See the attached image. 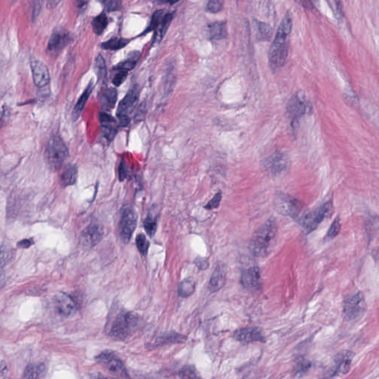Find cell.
Masks as SVG:
<instances>
[{
  "mask_svg": "<svg viewBox=\"0 0 379 379\" xmlns=\"http://www.w3.org/2000/svg\"><path fill=\"white\" fill-rule=\"evenodd\" d=\"M96 379H116L113 378L108 377V376H105L103 375L99 374L98 376L96 377Z\"/></svg>",
  "mask_w": 379,
  "mask_h": 379,
  "instance_id": "cell-48",
  "label": "cell"
},
{
  "mask_svg": "<svg viewBox=\"0 0 379 379\" xmlns=\"http://www.w3.org/2000/svg\"><path fill=\"white\" fill-rule=\"evenodd\" d=\"M222 194L220 191L218 192L216 195H215L212 199L205 205V208L207 210H212L215 208H217L219 206L221 201H222Z\"/></svg>",
  "mask_w": 379,
  "mask_h": 379,
  "instance_id": "cell-39",
  "label": "cell"
},
{
  "mask_svg": "<svg viewBox=\"0 0 379 379\" xmlns=\"http://www.w3.org/2000/svg\"><path fill=\"white\" fill-rule=\"evenodd\" d=\"M136 324L137 318L136 316L131 313L122 312L115 318L110 329V336L117 340H125L130 335V332L136 327Z\"/></svg>",
  "mask_w": 379,
  "mask_h": 379,
  "instance_id": "cell-4",
  "label": "cell"
},
{
  "mask_svg": "<svg viewBox=\"0 0 379 379\" xmlns=\"http://www.w3.org/2000/svg\"><path fill=\"white\" fill-rule=\"evenodd\" d=\"M165 13L164 12V10H159L156 11L154 14L152 16L151 21H150V25L148 28L146 30V32H150L152 31H156V28H157L158 25H159V21L162 20L163 16L165 15Z\"/></svg>",
  "mask_w": 379,
  "mask_h": 379,
  "instance_id": "cell-37",
  "label": "cell"
},
{
  "mask_svg": "<svg viewBox=\"0 0 379 379\" xmlns=\"http://www.w3.org/2000/svg\"><path fill=\"white\" fill-rule=\"evenodd\" d=\"M179 376L182 379H202L197 370L191 365H187L182 367L179 370Z\"/></svg>",
  "mask_w": 379,
  "mask_h": 379,
  "instance_id": "cell-32",
  "label": "cell"
},
{
  "mask_svg": "<svg viewBox=\"0 0 379 379\" xmlns=\"http://www.w3.org/2000/svg\"><path fill=\"white\" fill-rule=\"evenodd\" d=\"M93 88V83L91 81L89 83L88 85L87 86L85 90H84L83 94L81 95V97H80L78 101H77V104L74 106V110H73L72 112V119L74 121L78 120L79 117L81 115L84 105H85L86 103H87V100H88L89 97H90V93H92Z\"/></svg>",
  "mask_w": 379,
  "mask_h": 379,
  "instance_id": "cell-23",
  "label": "cell"
},
{
  "mask_svg": "<svg viewBox=\"0 0 379 379\" xmlns=\"http://www.w3.org/2000/svg\"><path fill=\"white\" fill-rule=\"evenodd\" d=\"M100 121L101 123V132L103 136L109 142L113 140L117 133V126H119L117 122L111 115L106 112L100 113Z\"/></svg>",
  "mask_w": 379,
  "mask_h": 379,
  "instance_id": "cell-16",
  "label": "cell"
},
{
  "mask_svg": "<svg viewBox=\"0 0 379 379\" xmlns=\"http://www.w3.org/2000/svg\"><path fill=\"white\" fill-rule=\"evenodd\" d=\"M127 71H123V70H119L116 74H115L114 77L113 79V84H114L116 87H119L121 85L125 80L127 79Z\"/></svg>",
  "mask_w": 379,
  "mask_h": 379,
  "instance_id": "cell-40",
  "label": "cell"
},
{
  "mask_svg": "<svg viewBox=\"0 0 379 379\" xmlns=\"http://www.w3.org/2000/svg\"><path fill=\"white\" fill-rule=\"evenodd\" d=\"M95 67L97 70V74L98 75L99 80H104L107 76V67L106 63L103 56L99 55L95 61Z\"/></svg>",
  "mask_w": 379,
  "mask_h": 379,
  "instance_id": "cell-33",
  "label": "cell"
},
{
  "mask_svg": "<svg viewBox=\"0 0 379 379\" xmlns=\"http://www.w3.org/2000/svg\"><path fill=\"white\" fill-rule=\"evenodd\" d=\"M40 4H41V2H35L36 7H34V17H37V14H39V12H40V8H41V7H40L41 6Z\"/></svg>",
  "mask_w": 379,
  "mask_h": 379,
  "instance_id": "cell-47",
  "label": "cell"
},
{
  "mask_svg": "<svg viewBox=\"0 0 379 379\" xmlns=\"http://www.w3.org/2000/svg\"><path fill=\"white\" fill-rule=\"evenodd\" d=\"M277 235V227L274 220L267 221L259 227L251 239V248L253 255L263 257L269 254L275 245Z\"/></svg>",
  "mask_w": 379,
  "mask_h": 379,
  "instance_id": "cell-2",
  "label": "cell"
},
{
  "mask_svg": "<svg viewBox=\"0 0 379 379\" xmlns=\"http://www.w3.org/2000/svg\"><path fill=\"white\" fill-rule=\"evenodd\" d=\"M256 25L259 35L262 38H268L269 36H271V28L269 25H268L266 23L258 22Z\"/></svg>",
  "mask_w": 379,
  "mask_h": 379,
  "instance_id": "cell-38",
  "label": "cell"
},
{
  "mask_svg": "<svg viewBox=\"0 0 379 379\" xmlns=\"http://www.w3.org/2000/svg\"><path fill=\"white\" fill-rule=\"evenodd\" d=\"M139 98V90L137 85H134L129 90L126 97L120 101L118 106L116 116L119 120V126L122 127L128 126L130 123L129 114L133 111Z\"/></svg>",
  "mask_w": 379,
  "mask_h": 379,
  "instance_id": "cell-5",
  "label": "cell"
},
{
  "mask_svg": "<svg viewBox=\"0 0 379 379\" xmlns=\"http://www.w3.org/2000/svg\"><path fill=\"white\" fill-rule=\"evenodd\" d=\"M103 236V229L101 225L97 223H91L83 231L81 241L84 247L92 248L102 240Z\"/></svg>",
  "mask_w": 379,
  "mask_h": 379,
  "instance_id": "cell-15",
  "label": "cell"
},
{
  "mask_svg": "<svg viewBox=\"0 0 379 379\" xmlns=\"http://www.w3.org/2000/svg\"><path fill=\"white\" fill-rule=\"evenodd\" d=\"M117 90L113 87H107L103 90L100 98L103 110H110L114 107L117 102Z\"/></svg>",
  "mask_w": 379,
  "mask_h": 379,
  "instance_id": "cell-22",
  "label": "cell"
},
{
  "mask_svg": "<svg viewBox=\"0 0 379 379\" xmlns=\"http://www.w3.org/2000/svg\"><path fill=\"white\" fill-rule=\"evenodd\" d=\"M97 361L109 371L123 377L128 378L123 361L113 352L108 350L103 352L97 357Z\"/></svg>",
  "mask_w": 379,
  "mask_h": 379,
  "instance_id": "cell-9",
  "label": "cell"
},
{
  "mask_svg": "<svg viewBox=\"0 0 379 379\" xmlns=\"http://www.w3.org/2000/svg\"><path fill=\"white\" fill-rule=\"evenodd\" d=\"M292 25V17L289 13H287L280 23L269 51L270 67L273 71L279 70L286 62Z\"/></svg>",
  "mask_w": 379,
  "mask_h": 379,
  "instance_id": "cell-1",
  "label": "cell"
},
{
  "mask_svg": "<svg viewBox=\"0 0 379 379\" xmlns=\"http://www.w3.org/2000/svg\"><path fill=\"white\" fill-rule=\"evenodd\" d=\"M108 25V19L105 13L99 14L92 20L91 25L93 32L97 35H101Z\"/></svg>",
  "mask_w": 379,
  "mask_h": 379,
  "instance_id": "cell-29",
  "label": "cell"
},
{
  "mask_svg": "<svg viewBox=\"0 0 379 379\" xmlns=\"http://www.w3.org/2000/svg\"><path fill=\"white\" fill-rule=\"evenodd\" d=\"M78 170L76 165H68L61 176V183L64 187L74 185L77 182Z\"/></svg>",
  "mask_w": 379,
  "mask_h": 379,
  "instance_id": "cell-25",
  "label": "cell"
},
{
  "mask_svg": "<svg viewBox=\"0 0 379 379\" xmlns=\"http://www.w3.org/2000/svg\"><path fill=\"white\" fill-rule=\"evenodd\" d=\"M71 40L70 34L64 29H57L53 32L47 43V52L57 54L63 51Z\"/></svg>",
  "mask_w": 379,
  "mask_h": 379,
  "instance_id": "cell-12",
  "label": "cell"
},
{
  "mask_svg": "<svg viewBox=\"0 0 379 379\" xmlns=\"http://www.w3.org/2000/svg\"><path fill=\"white\" fill-rule=\"evenodd\" d=\"M290 159L286 153L276 152L267 160L266 166L272 173H280L288 169Z\"/></svg>",
  "mask_w": 379,
  "mask_h": 379,
  "instance_id": "cell-17",
  "label": "cell"
},
{
  "mask_svg": "<svg viewBox=\"0 0 379 379\" xmlns=\"http://www.w3.org/2000/svg\"><path fill=\"white\" fill-rule=\"evenodd\" d=\"M340 231H341V222H340L339 218H337L330 225L326 238L327 239H334L339 234Z\"/></svg>",
  "mask_w": 379,
  "mask_h": 379,
  "instance_id": "cell-36",
  "label": "cell"
},
{
  "mask_svg": "<svg viewBox=\"0 0 379 379\" xmlns=\"http://www.w3.org/2000/svg\"><path fill=\"white\" fill-rule=\"evenodd\" d=\"M222 9V2L218 0H212L207 5V11L211 13H218Z\"/></svg>",
  "mask_w": 379,
  "mask_h": 379,
  "instance_id": "cell-41",
  "label": "cell"
},
{
  "mask_svg": "<svg viewBox=\"0 0 379 379\" xmlns=\"http://www.w3.org/2000/svg\"><path fill=\"white\" fill-rule=\"evenodd\" d=\"M130 40L126 38H119V37H113L107 41L102 43L101 47L103 49L108 50V51H117V50L122 49L126 47Z\"/></svg>",
  "mask_w": 379,
  "mask_h": 379,
  "instance_id": "cell-28",
  "label": "cell"
},
{
  "mask_svg": "<svg viewBox=\"0 0 379 379\" xmlns=\"http://www.w3.org/2000/svg\"><path fill=\"white\" fill-rule=\"evenodd\" d=\"M195 263L200 270H206L209 266V262L206 258H198Z\"/></svg>",
  "mask_w": 379,
  "mask_h": 379,
  "instance_id": "cell-45",
  "label": "cell"
},
{
  "mask_svg": "<svg viewBox=\"0 0 379 379\" xmlns=\"http://www.w3.org/2000/svg\"><path fill=\"white\" fill-rule=\"evenodd\" d=\"M379 228V217H373L368 221V224H367V230L368 233L370 232H374L375 231H377Z\"/></svg>",
  "mask_w": 379,
  "mask_h": 379,
  "instance_id": "cell-44",
  "label": "cell"
},
{
  "mask_svg": "<svg viewBox=\"0 0 379 379\" xmlns=\"http://www.w3.org/2000/svg\"><path fill=\"white\" fill-rule=\"evenodd\" d=\"M68 156V150L63 139L59 136H53L47 142L45 156L47 163L53 170L61 168Z\"/></svg>",
  "mask_w": 379,
  "mask_h": 379,
  "instance_id": "cell-3",
  "label": "cell"
},
{
  "mask_svg": "<svg viewBox=\"0 0 379 379\" xmlns=\"http://www.w3.org/2000/svg\"><path fill=\"white\" fill-rule=\"evenodd\" d=\"M307 109V103L298 95H295L290 100L288 105V112L291 118V126L294 131L298 129L299 120L305 114Z\"/></svg>",
  "mask_w": 379,
  "mask_h": 379,
  "instance_id": "cell-10",
  "label": "cell"
},
{
  "mask_svg": "<svg viewBox=\"0 0 379 379\" xmlns=\"http://www.w3.org/2000/svg\"><path fill=\"white\" fill-rule=\"evenodd\" d=\"M366 311V301L362 293L350 295L345 300L343 308L344 318L347 321L358 319Z\"/></svg>",
  "mask_w": 379,
  "mask_h": 379,
  "instance_id": "cell-7",
  "label": "cell"
},
{
  "mask_svg": "<svg viewBox=\"0 0 379 379\" xmlns=\"http://www.w3.org/2000/svg\"><path fill=\"white\" fill-rule=\"evenodd\" d=\"M195 281L192 278H187L181 282L179 287V295L183 298H187L194 293Z\"/></svg>",
  "mask_w": 379,
  "mask_h": 379,
  "instance_id": "cell-31",
  "label": "cell"
},
{
  "mask_svg": "<svg viewBox=\"0 0 379 379\" xmlns=\"http://www.w3.org/2000/svg\"><path fill=\"white\" fill-rule=\"evenodd\" d=\"M139 57H140V52L138 51H133L132 52L129 53L127 55V59L126 60L120 62V63H118L113 69L116 70H123V71H130V70H133L136 66V63H137L138 60H139Z\"/></svg>",
  "mask_w": 379,
  "mask_h": 379,
  "instance_id": "cell-24",
  "label": "cell"
},
{
  "mask_svg": "<svg viewBox=\"0 0 379 379\" xmlns=\"http://www.w3.org/2000/svg\"><path fill=\"white\" fill-rule=\"evenodd\" d=\"M332 210H333V203L331 202H328L306 214L301 220V225L305 230L306 232L310 233L315 231L318 225L327 216H330Z\"/></svg>",
  "mask_w": 379,
  "mask_h": 379,
  "instance_id": "cell-6",
  "label": "cell"
},
{
  "mask_svg": "<svg viewBox=\"0 0 379 379\" xmlns=\"http://www.w3.org/2000/svg\"><path fill=\"white\" fill-rule=\"evenodd\" d=\"M226 283V270L222 264H219L216 266L214 272L211 275L209 282L210 291L211 293L216 292L222 289Z\"/></svg>",
  "mask_w": 379,
  "mask_h": 379,
  "instance_id": "cell-20",
  "label": "cell"
},
{
  "mask_svg": "<svg viewBox=\"0 0 379 379\" xmlns=\"http://www.w3.org/2000/svg\"><path fill=\"white\" fill-rule=\"evenodd\" d=\"M208 31H209L210 37L212 40H222L227 36L226 25L222 21L211 23L209 25Z\"/></svg>",
  "mask_w": 379,
  "mask_h": 379,
  "instance_id": "cell-26",
  "label": "cell"
},
{
  "mask_svg": "<svg viewBox=\"0 0 379 379\" xmlns=\"http://www.w3.org/2000/svg\"><path fill=\"white\" fill-rule=\"evenodd\" d=\"M31 69L33 80L37 87L42 88L49 84V70L44 63L37 59H32L31 60Z\"/></svg>",
  "mask_w": 379,
  "mask_h": 379,
  "instance_id": "cell-11",
  "label": "cell"
},
{
  "mask_svg": "<svg viewBox=\"0 0 379 379\" xmlns=\"http://www.w3.org/2000/svg\"><path fill=\"white\" fill-rule=\"evenodd\" d=\"M137 224V215L134 208L131 206L125 207L122 211L119 230L120 238L125 243H127L131 239Z\"/></svg>",
  "mask_w": 379,
  "mask_h": 379,
  "instance_id": "cell-8",
  "label": "cell"
},
{
  "mask_svg": "<svg viewBox=\"0 0 379 379\" xmlns=\"http://www.w3.org/2000/svg\"><path fill=\"white\" fill-rule=\"evenodd\" d=\"M173 14H174V13L173 12H168L166 13V14H165V15L163 16L162 20L159 21V25H158L156 31H155L154 37H153V44L160 42L161 40H162V39L163 38L164 36H165V33L167 31L169 25H170V21L173 20Z\"/></svg>",
  "mask_w": 379,
  "mask_h": 379,
  "instance_id": "cell-21",
  "label": "cell"
},
{
  "mask_svg": "<svg viewBox=\"0 0 379 379\" xmlns=\"http://www.w3.org/2000/svg\"><path fill=\"white\" fill-rule=\"evenodd\" d=\"M128 176V169L127 164L124 160H122L119 166V178L120 181H123Z\"/></svg>",
  "mask_w": 379,
  "mask_h": 379,
  "instance_id": "cell-43",
  "label": "cell"
},
{
  "mask_svg": "<svg viewBox=\"0 0 379 379\" xmlns=\"http://www.w3.org/2000/svg\"><path fill=\"white\" fill-rule=\"evenodd\" d=\"M241 282L247 289H257L261 283V276H260V271L258 268L256 267H253L246 270L242 274Z\"/></svg>",
  "mask_w": 379,
  "mask_h": 379,
  "instance_id": "cell-19",
  "label": "cell"
},
{
  "mask_svg": "<svg viewBox=\"0 0 379 379\" xmlns=\"http://www.w3.org/2000/svg\"><path fill=\"white\" fill-rule=\"evenodd\" d=\"M187 337L182 334H176V333H169V334H164L162 337H158L156 341H155V345H163V344H175V343L185 342L186 341Z\"/></svg>",
  "mask_w": 379,
  "mask_h": 379,
  "instance_id": "cell-27",
  "label": "cell"
},
{
  "mask_svg": "<svg viewBox=\"0 0 379 379\" xmlns=\"http://www.w3.org/2000/svg\"><path fill=\"white\" fill-rule=\"evenodd\" d=\"M44 370V366L43 364H29L25 368L23 374V379H37L42 374Z\"/></svg>",
  "mask_w": 379,
  "mask_h": 379,
  "instance_id": "cell-30",
  "label": "cell"
},
{
  "mask_svg": "<svg viewBox=\"0 0 379 379\" xmlns=\"http://www.w3.org/2000/svg\"><path fill=\"white\" fill-rule=\"evenodd\" d=\"M33 244H34V242H33L32 239H24V240L19 242L18 245L20 248H28L31 247Z\"/></svg>",
  "mask_w": 379,
  "mask_h": 379,
  "instance_id": "cell-46",
  "label": "cell"
},
{
  "mask_svg": "<svg viewBox=\"0 0 379 379\" xmlns=\"http://www.w3.org/2000/svg\"><path fill=\"white\" fill-rule=\"evenodd\" d=\"M144 228L147 235L150 237H153L157 228V220L156 216L153 215H148L144 222Z\"/></svg>",
  "mask_w": 379,
  "mask_h": 379,
  "instance_id": "cell-34",
  "label": "cell"
},
{
  "mask_svg": "<svg viewBox=\"0 0 379 379\" xmlns=\"http://www.w3.org/2000/svg\"><path fill=\"white\" fill-rule=\"evenodd\" d=\"M104 3L105 9L109 12L120 11L123 7L120 1H106Z\"/></svg>",
  "mask_w": 379,
  "mask_h": 379,
  "instance_id": "cell-42",
  "label": "cell"
},
{
  "mask_svg": "<svg viewBox=\"0 0 379 379\" xmlns=\"http://www.w3.org/2000/svg\"><path fill=\"white\" fill-rule=\"evenodd\" d=\"M136 245H137L138 250H139L141 254H142L143 255H147L150 243H149L146 235L144 234H139L136 236Z\"/></svg>",
  "mask_w": 379,
  "mask_h": 379,
  "instance_id": "cell-35",
  "label": "cell"
},
{
  "mask_svg": "<svg viewBox=\"0 0 379 379\" xmlns=\"http://www.w3.org/2000/svg\"><path fill=\"white\" fill-rule=\"evenodd\" d=\"M54 305L58 314L63 317L72 316L77 310V302L71 295L60 294L55 297Z\"/></svg>",
  "mask_w": 379,
  "mask_h": 379,
  "instance_id": "cell-13",
  "label": "cell"
},
{
  "mask_svg": "<svg viewBox=\"0 0 379 379\" xmlns=\"http://www.w3.org/2000/svg\"><path fill=\"white\" fill-rule=\"evenodd\" d=\"M353 356L354 355L350 351H343L337 355L334 361V369L332 370L331 376H339L348 373Z\"/></svg>",
  "mask_w": 379,
  "mask_h": 379,
  "instance_id": "cell-18",
  "label": "cell"
},
{
  "mask_svg": "<svg viewBox=\"0 0 379 379\" xmlns=\"http://www.w3.org/2000/svg\"><path fill=\"white\" fill-rule=\"evenodd\" d=\"M234 338L242 343L264 342L265 337L262 330L258 327H245L234 333Z\"/></svg>",
  "mask_w": 379,
  "mask_h": 379,
  "instance_id": "cell-14",
  "label": "cell"
}]
</instances>
